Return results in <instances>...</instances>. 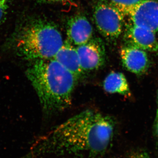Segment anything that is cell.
I'll use <instances>...</instances> for the list:
<instances>
[{
  "mask_svg": "<svg viewBox=\"0 0 158 158\" xmlns=\"http://www.w3.org/2000/svg\"><path fill=\"white\" fill-rule=\"evenodd\" d=\"M129 158H151L148 153L144 150H137L131 152Z\"/></svg>",
  "mask_w": 158,
  "mask_h": 158,
  "instance_id": "14",
  "label": "cell"
},
{
  "mask_svg": "<svg viewBox=\"0 0 158 158\" xmlns=\"http://www.w3.org/2000/svg\"><path fill=\"white\" fill-rule=\"evenodd\" d=\"M123 67L130 72L141 75L146 73L150 66V61L146 52L131 45L123 47L120 51Z\"/></svg>",
  "mask_w": 158,
  "mask_h": 158,
  "instance_id": "7",
  "label": "cell"
},
{
  "mask_svg": "<svg viewBox=\"0 0 158 158\" xmlns=\"http://www.w3.org/2000/svg\"><path fill=\"white\" fill-rule=\"evenodd\" d=\"M9 0H0V24L4 21L9 8Z\"/></svg>",
  "mask_w": 158,
  "mask_h": 158,
  "instance_id": "13",
  "label": "cell"
},
{
  "mask_svg": "<svg viewBox=\"0 0 158 158\" xmlns=\"http://www.w3.org/2000/svg\"><path fill=\"white\" fill-rule=\"evenodd\" d=\"M125 15H128L136 6L144 0H106Z\"/></svg>",
  "mask_w": 158,
  "mask_h": 158,
  "instance_id": "12",
  "label": "cell"
},
{
  "mask_svg": "<svg viewBox=\"0 0 158 158\" xmlns=\"http://www.w3.org/2000/svg\"><path fill=\"white\" fill-rule=\"evenodd\" d=\"M26 73L46 114L59 113L71 105L79 79L56 60L33 61Z\"/></svg>",
  "mask_w": 158,
  "mask_h": 158,
  "instance_id": "2",
  "label": "cell"
},
{
  "mask_svg": "<svg viewBox=\"0 0 158 158\" xmlns=\"http://www.w3.org/2000/svg\"><path fill=\"white\" fill-rule=\"evenodd\" d=\"M53 59L79 79L85 73L81 66L76 48L68 40L64 42Z\"/></svg>",
  "mask_w": 158,
  "mask_h": 158,
  "instance_id": "10",
  "label": "cell"
},
{
  "mask_svg": "<svg viewBox=\"0 0 158 158\" xmlns=\"http://www.w3.org/2000/svg\"><path fill=\"white\" fill-rule=\"evenodd\" d=\"M153 135L158 145V110H157L155 118L154 123L153 127Z\"/></svg>",
  "mask_w": 158,
  "mask_h": 158,
  "instance_id": "15",
  "label": "cell"
},
{
  "mask_svg": "<svg viewBox=\"0 0 158 158\" xmlns=\"http://www.w3.org/2000/svg\"><path fill=\"white\" fill-rule=\"evenodd\" d=\"M126 37L129 45L145 51H158V42L155 33L150 30L130 23L127 28Z\"/></svg>",
  "mask_w": 158,
  "mask_h": 158,
  "instance_id": "9",
  "label": "cell"
},
{
  "mask_svg": "<svg viewBox=\"0 0 158 158\" xmlns=\"http://www.w3.org/2000/svg\"><path fill=\"white\" fill-rule=\"evenodd\" d=\"M124 15L106 0L98 2L94 10V19L98 30L110 40L116 39L121 34Z\"/></svg>",
  "mask_w": 158,
  "mask_h": 158,
  "instance_id": "4",
  "label": "cell"
},
{
  "mask_svg": "<svg viewBox=\"0 0 158 158\" xmlns=\"http://www.w3.org/2000/svg\"><path fill=\"white\" fill-rule=\"evenodd\" d=\"M157 104H158V90L157 91Z\"/></svg>",
  "mask_w": 158,
  "mask_h": 158,
  "instance_id": "17",
  "label": "cell"
},
{
  "mask_svg": "<svg viewBox=\"0 0 158 158\" xmlns=\"http://www.w3.org/2000/svg\"><path fill=\"white\" fill-rule=\"evenodd\" d=\"M115 129L112 117L89 109L53 128L43 137L40 147L42 151L56 156L98 157L110 147Z\"/></svg>",
  "mask_w": 158,
  "mask_h": 158,
  "instance_id": "1",
  "label": "cell"
},
{
  "mask_svg": "<svg viewBox=\"0 0 158 158\" xmlns=\"http://www.w3.org/2000/svg\"><path fill=\"white\" fill-rule=\"evenodd\" d=\"M131 23L156 33L158 31V1L144 0L128 15Z\"/></svg>",
  "mask_w": 158,
  "mask_h": 158,
  "instance_id": "6",
  "label": "cell"
},
{
  "mask_svg": "<svg viewBox=\"0 0 158 158\" xmlns=\"http://www.w3.org/2000/svg\"><path fill=\"white\" fill-rule=\"evenodd\" d=\"M37 3L40 4H48V3H65L70 2L72 0H34Z\"/></svg>",
  "mask_w": 158,
  "mask_h": 158,
  "instance_id": "16",
  "label": "cell"
},
{
  "mask_svg": "<svg viewBox=\"0 0 158 158\" xmlns=\"http://www.w3.org/2000/svg\"><path fill=\"white\" fill-rule=\"evenodd\" d=\"M81 66L84 73L98 70L106 61L103 43L98 38H91L88 42L76 48Z\"/></svg>",
  "mask_w": 158,
  "mask_h": 158,
  "instance_id": "5",
  "label": "cell"
},
{
  "mask_svg": "<svg viewBox=\"0 0 158 158\" xmlns=\"http://www.w3.org/2000/svg\"><path fill=\"white\" fill-rule=\"evenodd\" d=\"M103 87L106 92L118 94L126 97H130L131 90L124 74L118 72L110 73L105 79Z\"/></svg>",
  "mask_w": 158,
  "mask_h": 158,
  "instance_id": "11",
  "label": "cell"
},
{
  "mask_svg": "<svg viewBox=\"0 0 158 158\" xmlns=\"http://www.w3.org/2000/svg\"><path fill=\"white\" fill-rule=\"evenodd\" d=\"M12 43L18 56L33 62L53 59L64 41L61 32L52 23L34 19L20 27Z\"/></svg>",
  "mask_w": 158,
  "mask_h": 158,
  "instance_id": "3",
  "label": "cell"
},
{
  "mask_svg": "<svg viewBox=\"0 0 158 158\" xmlns=\"http://www.w3.org/2000/svg\"><path fill=\"white\" fill-rule=\"evenodd\" d=\"M68 41L74 45L85 44L92 38L93 27L85 15H77L70 18L67 23Z\"/></svg>",
  "mask_w": 158,
  "mask_h": 158,
  "instance_id": "8",
  "label": "cell"
}]
</instances>
